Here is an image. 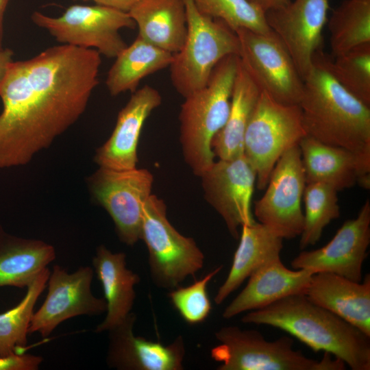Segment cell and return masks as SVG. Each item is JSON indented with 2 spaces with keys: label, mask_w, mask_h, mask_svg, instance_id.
Masks as SVG:
<instances>
[{
  "label": "cell",
  "mask_w": 370,
  "mask_h": 370,
  "mask_svg": "<svg viewBox=\"0 0 370 370\" xmlns=\"http://www.w3.org/2000/svg\"><path fill=\"white\" fill-rule=\"evenodd\" d=\"M263 12L280 8L287 4L291 0H248Z\"/></svg>",
  "instance_id": "obj_36"
},
{
  "label": "cell",
  "mask_w": 370,
  "mask_h": 370,
  "mask_svg": "<svg viewBox=\"0 0 370 370\" xmlns=\"http://www.w3.org/2000/svg\"><path fill=\"white\" fill-rule=\"evenodd\" d=\"M330 0H291L265 12L267 23L282 41L303 80L313 56L323 49L322 32L328 21Z\"/></svg>",
  "instance_id": "obj_15"
},
{
  "label": "cell",
  "mask_w": 370,
  "mask_h": 370,
  "mask_svg": "<svg viewBox=\"0 0 370 370\" xmlns=\"http://www.w3.org/2000/svg\"><path fill=\"white\" fill-rule=\"evenodd\" d=\"M260 92L239 61L227 121L212 142V151L219 159L243 154L245 131Z\"/></svg>",
  "instance_id": "obj_27"
},
{
  "label": "cell",
  "mask_w": 370,
  "mask_h": 370,
  "mask_svg": "<svg viewBox=\"0 0 370 370\" xmlns=\"http://www.w3.org/2000/svg\"><path fill=\"white\" fill-rule=\"evenodd\" d=\"M93 270L100 282L106 302V315L95 332H108L121 323L132 312L139 275L127 267L126 254L112 252L101 245L92 258Z\"/></svg>",
  "instance_id": "obj_22"
},
{
  "label": "cell",
  "mask_w": 370,
  "mask_h": 370,
  "mask_svg": "<svg viewBox=\"0 0 370 370\" xmlns=\"http://www.w3.org/2000/svg\"><path fill=\"white\" fill-rule=\"evenodd\" d=\"M312 271L289 269L280 258L272 260L254 272L245 287L227 306L223 317L230 319L241 312L264 308L289 295L306 294Z\"/></svg>",
  "instance_id": "obj_20"
},
{
  "label": "cell",
  "mask_w": 370,
  "mask_h": 370,
  "mask_svg": "<svg viewBox=\"0 0 370 370\" xmlns=\"http://www.w3.org/2000/svg\"><path fill=\"white\" fill-rule=\"evenodd\" d=\"M9 0H0V49L2 48L3 15Z\"/></svg>",
  "instance_id": "obj_38"
},
{
  "label": "cell",
  "mask_w": 370,
  "mask_h": 370,
  "mask_svg": "<svg viewBox=\"0 0 370 370\" xmlns=\"http://www.w3.org/2000/svg\"><path fill=\"white\" fill-rule=\"evenodd\" d=\"M187 32L182 49L173 55L169 66L171 80L184 98L202 88L223 58L239 55L240 45L234 31L223 21L201 14L193 0H183Z\"/></svg>",
  "instance_id": "obj_6"
},
{
  "label": "cell",
  "mask_w": 370,
  "mask_h": 370,
  "mask_svg": "<svg viewBox=\"0 0 370 370\" xmlns=\"http://www.w3.org/2000/svg\"><path fill=\"white\" fill-rule=\"evenodd\" d=\"M239 61L237 55L223 58L213 69L207 83L184 97L181 106L179 121L182 154L198 177L215 161L212 142L227 121Z\"/></svg>",
  "instance_id": "obj_4"
},
{
  "label": "cell",
  "mask_w": 370,
  "mask_h": 370,
  "mask_svg": "<svg viewBox=\"0 0 370 370\" xmlns=\"http://www.w3.org/2000/svg\"><path fill=\"white\" fill-rule=\"evenodd\" d=\"M128 14L144 40L173 54L182 49L187 32L183 0H143Z\"/></svg>",
  "instance_id": "obj_24"
},
{
  "label": "cell",
  "mask_w": 370,
  "mask_h": 370,
  "mask_svg": "<svg viewBox=\"0 0 370 370\" xmlns=\"http://www.w3.org/2000/svg\"><path fill=\"white\" fill-rule=\"evenodd\" d=\"M199 177L205 199L238 239L243 225L256 222L251 209L256 180L254 168L242 154L214 161Z\"/></svg>",
  "instance_id": "obj_14"
},
{
  "label": "cell",
  "mask_w": 370,
  "mask_h": 370,
  "mask_svg": "<svg viewBox=\"0 0 370 370\" xmlns=\"http://www.w3.org/2000/svg\"><path fill=\"white\" fill-rule=\"evenodd\" d=\"M92 1L97 5L111 8L117 10L129 13L137 4L143 0H82Z\"/></svg>",
  "instance_id": "obj_35"
},
{
  "label": "cell",
  "mask_w": 370,
  "mask_h": 370,
  "mask_svg": "<svg viewBox=\"0 0 370 370\" xmlns=\"http://www.w3.org/2000/svg\"><path fill=\"white\" fill-rule=\"evenodd\" d=\"M306 135L298 104H284L260 92L243 145V154L256 172L259 190L265 189L279 158Z\"/></svg>",
  "instance_id": "obj_8"
},
{
  "label": "cell",
  "mask_w": 370,
  "mask_h": 370,
  "mask_svg": "<svg viewBox=\"0 0 370 370\" xmlns=\"http://www.w3.org/2000/svg\"><path fill=\"white\" fill-rule=\"evenodd\" d=\"M136 315L131 312L108 332L106 363L119 370H182L185 345L182 336L163 345L134 334Z\"/></svg>",
  "instance_id": "obj_17"
},
{
  "label": "cell",
  "mask_w": 370,
  "mask_h": 370,
  "mask_svg": "<svg viewBox=\"0 0 370 370\" xmlns=\"http://www.w3.org/2000/svg\"><path fill=\"white\" fill-rule=\"evenodd\" d=\"M204 15L223 21L233 31L241 28L258 32L271 31L265 13L248 0H193Z\"/></svg>",
  "instance_id": "obj_32"
},
{
  "label": "cell",
  "mask_w": 370,
  "mask_h": 370,
  "mask_svg": "<svg viewBox=\"0 0 370 370\" xmlns=\"http://www.w3.org/2000/svg\"><path fill=\"white\" fill-rule=\"evenodd\" d=\"M140 240L148 250L151 280L159 288L173 289L204 267V255L195 241L171 225L164 201L153 194L144 204Z\"/></svg>",
  "instance_id": "obj_7"
},
{
  "label": "cell",
  "mask_w": 370,
  "mask_h": 370,
  "mask_svg": "<svg viewBox=\"0 0 370 370\" xmlns=\"http://www.w3.org/2000/svg\"><path fill=\"white\" fill-rule=\"evenodd\" d=\"M337 193L333 187L324 183L306 184L303 195L304 223L300 235V249L316 244L325 227L339 217Z\"/></svg>",
  "instance_id": "obj_30"
},
{
  "label": "cell",
  "mask_w": 370,
  "mask_h": 370,
  "mask_svg": "<svg viewBox=\"0 0 370 370\" xmlns=\"http://www.w3.org/2000/svg\"><path fill=\"white\" fill-rule=\"evenodd\" d=\"M241 64L260 88L275 101L298 104L304 80L280 38L272 31L237 29Z\"/></svg>",
  "instance_id": "obj_10"
},
{
  "label": "cell",
  "mask_w": 370,
  "mask_h": 370,
  "mask_svg": "<svg viewBox=\"0 0 370 370\" xmlns=\"http://www.w3.org/2000/svg\"><path fill=\"white\" fill-rule=\"evenodd\" d=\"M94 270L86 266L69 273L54 265L47 281L48 293L32 316L29 334L48 337L63 321L79 315H99L106 311L104 298L95 297L91 289Z\"/></svg>",
  "instance_id": "obj_13"
},
{
  "label": "cell",
  "mask_w": 370,
  "mask_h": 370,
  "mask_svg": "<svg viewBox=\"0 0 370 370\" xmlns=\"http://www.w3.org/2000/svg\"><path fill=\"white\" fill-rule=\"evenodd\" d=\"M323 49L315 53L299 103L307 136L349 149L370 162V106L344 88Z\"/></svg>",
  "instance_id": "obj_2"
},
{
  "label": "cell",
  "mask_w": 370,
  "mask_h": 370,
  "mask_svg": "<svg viewBox=\"0 0 370 370\" xmlns=\"http://www.w3.org/2000/svg\"><path fill=\"white\" fill-rule=\"evenodd\" d=\"M306 185L297 145L279 158L264 195L254 202V214L258 222L284 239L300 236L304 223L301 201Z\"/></svg>",
  "instance_id": "obj_12"
},
{
  "label": "cell",
  "mask_w": 370,
  "mask_h": 370,
  "mask_svg": "<svg viewBox=\"0 0 370 370\" xmlns=\"http://www.w3.org/2000/svg\"><path fill=\"white\" fill-rule=\"evenodd\" d=\"M162 103L159 91L145 85L134 92L119 112L109 138L94 156L99 167L130 170L137 167V148L145 122Z\"/></svg>",
  "instance_id": "obj_18"
},
{
  "label": "cell",
  "mask_w": 370,
  "mask_h": 370,
  "mask_svg": "<svg viewBox=\"0 0 370 370\" xmlns=\"http://www.w3.org/2000/svg\"><path fill=\"white\" fill-rule=\"evenodd\" d=\"M153 174L146 169L102 167L88 180L95 200L112 218L120 241L133 246L140 240L143 207L152 194Z\"/></svg>",
  "instance_id": "obj_11"
},
{
  "label": "cell",
  "mask_w": 370,
  "mask_h": 370,
  "mask_svg": "<svg viewBox=\"0 0 370 370\" xmlns=\"http://www.w3.org/2000/svg\"><path fill=\"white\" fill-rule=\"evenodd\" d=\"M283 240L270 228L259 222L243 225L231 269L217 291L214 297L215 304H222L262 265L280 258Z\"/></svg>",
  "instance_id": "obj_23"
},
{
  "label": "cell",
  "mask_w": 370,
  "mask_h": 370,
  "mask_svg": "<svg viewBox=\"0 0 370 370\" xmlns=\"http://www.w3.org/2000/svg\"><path fill=\"white\" fill-rule=\"evenodd\" d=\"M369 244L370 201L367 199L358 216L344 222L328 243L314 250L300 252L291 261V267L313 273H332L360 282Z\"/></svg>",
  "instance_id": "obj_16"
},
{
  "label": "cell",
  "mask_w": 370,
  "mask_h": 370,
  "mask_svg": "<svg viewBox=\"0 0 370 370\" xmlns=\"http://www.w3.org/2000/svg\"><path fill=\"white\" fill-rule=\"evenodd\" d=\"M55 258L51 245L12 236L0 226V287H27Z\"/></svg>",
  "instance_id": "obj_25"
},
{
  "label": "cell",
  "mask_w": 370,
  "mask_h": 370,
  "mask_svg": "<svg viewBox=\"0 0 370 370\" xmlns=\"http://www.w3.org/2000/svg\"><path fill=\"white\" fill-rule=\"evenodd\" d=\"M13 51L10 49H0V83L5 76L9 64L13 61Z\"/></svg>",
  "instance_id": "obj_37"
},
{
  "label": "cell",
  "mask_w": 370,
  "mask_h": 370,
  "mask_svg": "<svg viewBox=\"0 0 370 370\" xmlns=\"http://www.w3.org/2000/svg\"><path fill=\"white\" fill-rule=\"evenodd\" d=\"M241 321L284 330L313 351L333 355L352 370L370 369V336L305 294L289 295L252 310Z\"/></svg>",
  "instance_id": "obj_3"
},
{
  "label": "cell",
  "mask_w": 370,
  "mask_h": 370,
  "mask_svg": "<svg viewBox=\"0 0 370 370\" xmlns=\"http://www.w3.org/2000/svg\"><path fill=\"white\" fill-rule=\"evenodd\" d=\"M101 64L97 50L62 44L9 64L0 83V169L28 164L79 119Z\"/></svg>",
  "instance_id": "obj_1"
},
{
  "label": "cell",
  "mask_w": 370,
  "mask_h": 370,
  "mask_svg": "<svg viewBox=\"0 0 370 370\" xmlns=\"http://www.w3.org/2000/svg\"><path fill=\"white\" fill-rule=\"evenodd\" d=\"M329 69L349 92L370 106V43L330 58Z\"/></svg>",
  "instance_id": "obj_31"
},
{
  "label": "cell",
  "mask_w": 370,
  "mask_h": 370,
  "mask_svg": "<svg viewBox=\"0 0 370 370\" xmlns=\"http://www.w3.org/2000/svg\"><path fill=\"white\" fill-rule=\"evenodd\" d=\"M305 295L370 336L369 274L357 282L332 273H314Z\"/></svg>",
  "instance_id": "obj_21"
},
{
  "label": "cell",
  "mask_w": 370,
  "mask_h": 370,
  "mask_svg": "<svg viewBox=\"0 0 370 370\" xmlns=\"http://www.w3.org/2000/svg\"><path fill=\"white\" fill-rule=\"evenodd\" d=\"M332 55L370 43V0H344L328 19Z\"/></svg>",
  "instance_id": "obj_29"
},
{
  "label": "cell",
  "mask_w": 370,
  "mask_h": 370,
  "mask_svg": "<svg viewBox=\"0 0 370 370\" xmlns=\"http://www.w3.org/2000/svg\"><path fill=\"white\" fill-rule=\"evenodd\" d=\"M173 55L139 37L115 58L106 79L112 96L137 90L140 82L157 71L169 67Z\"/></svg>",
  "instance_id": "obj_26"
},
{
  "label": "cell",
  "mask_w": 370,
  "mask_h": 370,
  "mask_svg": "<svg viewBox=\"0 0 370 370\" xmlns=\"http://www.w3.org/2000/svg\"><path fill=\"white\" fill-rule=\"evenodd\" d=\"M31 18L58 42L93 49L108 58H115L127 46L119 30L136 27L128 13L97 4L72 5L58 17L36 11Z\"/></svg>",
  "instance_id": "obj_9"
},
{
  "label": "cell",
  "mask_w": 370,
  "mask_h": 370,
  "mask_svg": "<svg viewBox=\"0 0 370 370\" xmlns=\"http://www.w3.org/2000/svg\"><path fill=\"white\" fill-rule=\"evenodd\" d=\"M220 344L211 357L218 370H344L342 360L324 353L321 360L307 357L293 348V340L283 336L269 341L258 331L225 326L215 333Z\"/></svg>",
  "instance_id": "obj_5"
},
{
  "label": "cell",
  "mask_w": 370,
  "mask_h": 370,
  "mask_svg": "<svg viewBox=\"0 0 370 370\" xmlns=\"http://www.w3.org/2000/svg\"><path fill=\"white\" fill-rule=\"evenodd\" d=\"M43 359L32 354H13L0 356V370H37Z\"/></svg>",
  "instance_id": "obj_34"
},
{
  "label": "cell",
  "mask_w": 370,
  "mask_h": 370,
  "mask_svg": "<svg viewBox=\"0 0 370 370\" xmlns=\"http://www.w3.org/2000/svg\"><path fill=\"white\" fill-rule=\"evenodd\" d=\"M222 267L215 268L189 286H178L170 290L168 297L172 305L187 323H201L209 316L212 304L208 294V285Z\"/></svg>",
  "instance_id": "obj_33"
},
{
  "label": "cell",
  "mask_w": 370,
  "mask_h": 370,
  "mask_svg": "<svg viewBox=\"0 0 370 370\" xmlns=\"http://www.w3.org/2000/svg\"><path fill=\"white\" fill-rule=\"evenodd\" d=\"M306 184L321 182L338 192L359 184L370 186V162L343 147L306 136L299 143Z\"/></svg>",
  "instance_id": "obj_19"
},
{
  "label": "cell",
  "mask_w": 370,
  "mask_h": 370,
  "mask_svg": "<svg viewBox=\"0 0 370 370\" xmlns=\"http://www.w3.org/2000/svg\"><path fill=\"white\" fill-rule=\"evenodd\" d=\"M49 274V269H45L27 286L22 300L0 314V356L25 353L34 306L47 285Z\"/></svg>",
  "instance_id": "obj_28"
}]
</instances>
